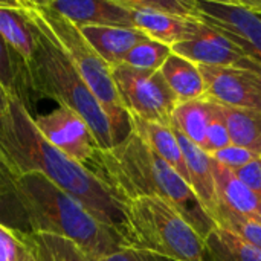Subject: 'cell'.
Listing matches in <instances>:
<instances>
[{
	"label": "cell",
	"instance_id": "obj_1",
	"mask_svg": "<svg viewBox=\"0 0 261 261\" xmlns=\"http://www.w3.org/2000/svg\"><path fill=\"white\" fill-rule=\"evenodd\" d=\"M0 167L9 176L26 173L46 176L122 237L124 203L87 167L69 159L40 135L17 92L11 95L6 112L0 115Z\"/></svg>",
	"mask_w": 261,
	"mask_h": 261
},
{
	"label": "cell",
	"instance_id": "obj_2",
	"mask_svg": "<svg viewBox=\"0 0 261 261\" xmlns=\"http://www.w3.org/2000/svg\"><path fill=\"white\" fill-rule=\"evenodd\" d=\"M87 168L122 203L136 197H159L165 200L180 213L203 240L217 226L190 184L133 132L113 148L98 150Z\"/></svg>",
	"mask_w": 261,
	"mask_h": 261
},
{
	"label": "cell",
	"instance_id": "obj_3",
	"mask_svg": "<svg viewBox=\"0 0 261 261\" xmlns=\"http://www.w3.org/2000/svg\"><path fill=\"white\" fill-rule=\"evenodd\" d=\"M6 179L26 217L31 234H47L72 240L93 260L124 249L118 231L95 219L46 176L26 173L6 174Z\"/></svg>",
	"mask_w": 261,
	"mask_h": 261
},
{
	"label": "cell",
	"instance_id": "obj_4",
	"mask_svg": "<svg viewBox=\"0 0 261 261\" xmlns=\"http://www.w3.org/2000/svg\"><path fill=\"white\" fill-rule=\"evenodd\" d=\"M26 18L35 35L34 57L26 67L34 87L55 99L61 107L78 113L90 127L99 150L113 148L115 141L109 118L93 92L49 32L29 17Z\"/></svg>",
	"mask_w": 261,
	"mask_h": 261
},
{
	"label": "cell",
	"instance_id": "obj_5",
	"mask_svg": "<svg viewBox=\"0 0 261 261\" xmlns=\"http://www.w3.org/2000/svg\"><path fill=\"white\" fill-rule=\"evenodd\" d=\"M18 3L26 17L41 24L49 32L54 41L72 61L84 83L93 92L109 118L115 145L125 141L133 132L132 118L124 109L118 95L112 67L96 54V50L83 35L81 29L49 8L46 2L18 0Z\"/></svg>",
	"mask_w": 261,
	"mask_h": 261
},
{
	"label": "cell",
	"instance_id": "obj_6",
	"mask_svg": "<svg viewBox=\"0 0 261 261\" xmlns=\"http://www.w3.org/2000/svg\"><path fill=\"white\" fill-rule=\"evenodd\" d=\"M124 248L177 261H208L205 240L171 205L159 197L124 202Z\"/></svg>",
	"mask_w": 261,
	"mask_h": 261
},
{
	"label": "cell",
	"instance_id": "obj_7",
	"mask_svg": "<svg viewBox=\"0 0 261 261\" xmlns=\"http://www.w3.org/2000/svg\"><path fill=\"white\" fill-rule=\"evenodd\" d=\"M113 81L124 109L130 116L171 127L179 104L161 70H138L127 64L112 69Z\"/></svg>",
	"mask_w": 261,
	"mask_h": 261
},
{
	"label": "cell",
	"instance_id": "obj_8",
	"mask_svg": "<svg viewBox=\"0 0 261 261\" xmlns=\"http://www.w3.org/2000/svg\"><path fill=\"white\" fill-rule=\"evenodd\" d=\"M200 21L261 64V0H194Z\"/></svg>",
	"mask_w": 261,
	"mask_h": 261
},
{
	"label": "cell",
	"instance_id": "obj_9",
	"mask_svg": "<svg viewBox=\"0 0 261 261\" xmlns=\"http://www.w3.org/2000/svg\"><path fill=\"white\" fill-rule=\"evenodd\" d=\"M40 135L69 159L87 167L99 150L87 122L75 112L58 107L47 115L34 118Z\"/></svg>",
	"mask_w": 261,
	"mask_h": 261
},
{
	"label": "cell",
	"instance_id": "obj_10",
	"mask_svg": "<svg viewBox=\"0 0 261 261\" xmlns=\"http://www.w3.org/2000/svg\"><path fill=\"white\" fill-rule=\"evenodd\" d=\"M199 67L205 81V99L228 107L261 110V90L246 69Z\"/></svg>",
	"mask_w": 261,
	"mask_h": 261
},
{
	"label": "cell",
	"instance_id": "obj_11",
	"mask_svg": "<svg viewBox=\"0 0 261 261\" xmlns=\"http://www.w3.org/2000/svg\"><path fill=\"white\" fill-rule=\"evenodd\" d=\"M173 52L199 64L213 67H237L246 55L223 34L206 26L193 35L190 40L174 44Z\"/></svg>",
	"mask_w": 261,
	"mask_h": 261
},
{
	"label": "cell",
	"instance_id": "obj_12",
	"mask_svg": "<svg viewBox=\"0 0 261 261\" xmlns=\"http://www.w3.org/2000/svg\"><path fill=\"white\" fill-rule=\"evenodd\" d=\"M46 5L78 28H135L132 12L119 0H47Z\"/></svg>",
	"mask_w": 261,
	"mask_h": 261
},
{
	"label": "cell",
	"instance_id": "obj_13",
	"mask_svg": "<svg viewBox=\"0 0 261 261\" xmlns=\"http://www.w3.org/2000/svg\"><path fill=\"white\" fill-rule=\"evenodd\" d=\"M173 130L185 158L190 187L193 188L194 194L197 196L203 208L216 222V217L219 213V199H217L214 173H213V158L210 153H206L205 150H202L200 147L188 141L176 128Z\"/></svg>",
	"mask_w": 261,
	"mask_h": 261
},
{
	"label": "cell",
	"instance_id": "obj_14",
	"mask_svg": "<svg viewBox=\"0 0 261 261\" xmlns=\"http://www.w3.org/2000/svg\"><path fill=\"white\" fill-rule=\"evenodd\" d=\"M213 173L219 208H223L236 216L261 223V199L254 194L232 170L223 167L213 159Z\"/></svg>",
	"mask_w": 261,
	"mask_h": 261
},
{
	"label": "cell",
	"instance_id": "obj_15",
	"mask_svg": "<svg viewBox=\"0 0 261 261\" xmlns=\"http://www.w3.org/2000/svg\"><path fill=\"white\" fill-rule=\"evenodd\" d=\"M125 8L132 12L133 24L136 29H139L147 37L156 41H161L170 47H173L177 43L190 40L203 26L202 21L182 20L173 15L159 14V12H153V11L141 9V8H128V6Z\"/></svg>",
	"mask_w": 261,
	"mask_h": 261
},
{
	"label": "cell",
	"instance_id": "obj_16",
	"mask_svg": "<svg viewBox=\"0 0 261 261\" xmlns=\"http://www.w3.org/2000/svg\"><path fill=\"white\" fill-rule=\"evenodd\" d=\"M80 29L96 54L112 69L122 64L127 54L139 41L147 38V35L136 28L83 26Z\"/></svg>",
	"mask_w": 261,
	"mask_h": 261
},
{
	"label": "cell",
	"instance_id": "obj_17",
	"mask_svg": "<svg viewBox=\"0 0 261 261\" xmlns=\"http://www.w3.org/2000/svg\"><path fill=\"white\" fill-rule=\"evenodd\" d=\"M132 118V128L133 133L161 159H164L173 170H176L187 182H188V170L185 164V158L179 141L174 135V130L167 125L148 122L139 119L136 116ZM190 184V182H188Z\"/></svg>",
	"mask_w": 261,
	"mask_h": 261
},
{
	"label": "cell",
	"instance_id": "obj_18",
	"mask_svg": "<svg viewBox=\"0 0 261 261\" xmlns=\"http://www.w3.org/2000/svg\"><path fill=\"white\" fill-rule=\"evenodd\" d=\"M0 34L26 69L34 57L35 35L18 2H0Z\"/></svg>",
	"mask_w": 261,
	"mask_h": 261
},
{
	"label": "cell",
	"instance_id": "obj_19",
	"mask_svg": "<svg viewBox=\"0 0 261 261\" xmlns=\"http://www.w3.org/2000/svg\"><path fill=\"white\" fill-rule=\"evenodd\" d=\"M161 73L179 102L205 99V81L199 64L173 52L161 67Z\"/></svg>",
	"mask_w": 261,
	"mask_h": 261
},
{
	"label": "cell",
	"instance_id": "obj_20",
	"mask_svg": "<svg viewBox=\"0 0 261 261\" xmlns=\"http://www.w3.org/2000/svg\"><path fill=\"white\" fill-rule=\"evenodd\" d=\"M216 106L226 124L231 144L261 156V110Z\"/></svg>",
	"mask_w": 261,
	"mask_h": 261
},
{
	"label": "cell",
	"instance_id": "obj_21",
	"mask_svg": "<svg viewBox=\"0 0 261 261\" xmlns=\"http://www.w3.org/2000/svg\"><path fill=\"white\" fill-rule=\"evenodd\" d=\"M213 116V102L208 99H194L179 102L173 113V128L182 133L188 141L203 150L208 124Z\"/></svg>",
	"mask_w": 261,
	"mask_h": 261
},
{
	"label": "cell",
	"instance_id": "obj_22",
	"mask_svg": "<svg viewBox=\"0 0 261 261\" xmlns=\"http://www.w3.org/2000/svg\"><path fill=\"white\" fill-rule=\"evenodd\" d=\"M211 261H261V252L232 231L217 225L205 240Z\"/></svg>",
	"mask_w": 261,
	"mask_h": 261
},
{
	"label": "cell",
	"instance_id": "obj_23",
	"mask_svg": "<svg viewBox=\"0 0 261 261\" xmlns=\"http://www.w3.org/2000/svg\"><path fill=\"white\" fill-rule=\"evenodd\" d=\"M173 54V49L161 41H156L150 37L139 41L125 57L122 64H127L138 70L156 72L161 70L164 63Z\"/></svg>",
	"mask_w": 261,
	"mask_h": 261
},
{
	"label": "cell",
	"instance_id": "obj_24",
	"mask_svg": "<svg viewBox=\"0 0 261 261\" xmlns=\"http://www.w3.org/2000/svg\"><path fill=\"white\" fill-rule=\"evenodd\" d=\"M124 6L148 9L159 14L173 15L182 20L200 21L194 0H119Z\"/></svg>",
	"mask_w": 261,
	"mask_h": 261
},
{
	"label": "cell",
	"instance_id": "obj_25",
	"mask_svg": "<svg viewBox=\"0 0 261 261\" xmlns=\"http://www.w3.org/2000/svg\"><path fill=\"white\" fill-rule=\"evenodd\" d=\"M32 236L44 248L50 261H95L72 240L57 236H47V234H32Z\"/></svg>",
	"mask_w": 261,
	"mask_h": 261
},
{
	"label": "cell",
	"instance_id": "obj_26",
	"mask_svg": "<svg viewBox=\"0 0 261 261\" xmlns=\"http://www.w3.org/2000/svg\"><path fill=\"white\" fill-rule=\"evenodd\" d=\"M216 223L232 231L261 252V223L236 216L223 208H219Z\"/></svg>",
	"mask_w": 261,
	"mask_h": 261
},
{
	"label": "cell",
	"instance_id": "obj_27",
	"mask_svg": "<svg viewBox=\"0 0 261 261\" xmlns=\"http://www.w3.org/2000/svg\"><path fill=\"white\" fill-rule=\"evenodd\" d=\"M28 251V237L0 223V261H24Z\"/></svg>",
	"mask_w": 261,
	"mask_h": 261
},
{
	"label": "cell",
	"instance_id": "obj_28",
	"mask_svg": "<svg viewBox=\"0 0 261 261\" xmlns=\"http://www.w3.org/2000/svg\"><path fill=\"white\" fill-rule=\"evenodd\" d=\"M228 145H231V138H229L228 128H226V124H225L217 106L213 102V116H211V121L208 124L206 141H205L203 150L206 153L213 154L222 148H226Z\"/></svg>",
	"mask_w": 261,
	"mask_h": 261
},
{
	"label": "cell",
	"instance_id": "obj_29",
	"mask_svg": "<svg viewBox=\"0 0 261 261\" xmlns=\"http://www.w3.org/2000/svg\"><path fill=\"white\" fill-rule=\"evenodd\" d=\"M211 158H213L216 162L222 164L223 167H226V168L236 171V170H239V168L248 165L251 161H254L255 158H260V156L254 154V153L249 151L248 148H243V147H239V145L231 144V145H228L226 148H222V150L213 153Z\"/></svg>",
	"mask_w": 261,
	"mask_h": 261
},
{
	"label": "cell",
	"instance_id": "obj_30",
	"mask_svg": "<svg viewBox=\"0 0 261 261\" xmlns=\"http://www.w3.org/2000/svg\"><path fill=\"white\" fill-rule=\"evenodd\" d=\"M12 54L14 52L9 49L5 38L0 34V84L6 90L8 95H14L17 92L15 90L17 70H15V63H14Z\"/></svg>",
	"mask_w": 261,
	"mask_h": 261
},
{
	"label": "cell",
	"instance_id": "obj_31",
	"mask_svg": "<svg viewBox=\"0 0 261 261\" xmlns=\"http://www.w3.org/2000/svg\"><path fill=\"white\" fill-rule=\"evenodd\" d=\"M236 176L261 199V156L251 161L248 165L234 171Z\"/></svg>",
	"mask_w": 261,
	"mask_h": 261
},
{
	"label": "cell",
	"instance_id": "obj_32",
	"mask_svg": "<svg viewBox=\"0 0 261 261\" xmlns=\"http://www.w3.org/2000/svg\"><path fill=\"white\" fill-rule=\"evenodd\" d=\"M95 261H177L154 252H148V251H139V249H130V248H124L112 255H107L104 258Z\"/></svg>",
	"mask_w": 261,
	"mask_h": 261
},
{
	"label": "cell",
	"instance_id": "obj_33",
	"mask_svg": "<svg viewBox=\"0 0 261 261\" xmlns=\"http://www.w3.org/2000/svg\"><path fill=\"white\" fill-rule=\"evenodd\" d=\"M237 67L246 69V70L249 72V75L252 76L254 83L257 84V87L261 90V64L260 63H257V61H254V60H251V58H248V57H246L245 60H242V63H240Z\"/></svg>",
	"mask_w": 261,
	"mask_h": 261
},
{
	"label": "cell",
	"instance_id": "obj_34",
	"mask_svg": "<svg viewBox=\"0 0 261 261\" xmlns=\"http://www.w3.org/2000/svg\"><path fill=\"white\" fill-rule=\"evenodd\" d=\"M9 98H11V95H8L6 90L0 84V115L6 112V109L9 106Z\"/></svg>",
	"mask_w": 261,
	"mask_h": 261
},
{
	"label": "cell",
	"instance_id": "obj_35",
	"mask_svg": "<svg viewBox=\"0 0 261 261\" xmlns=\"http://www.w3.org/2000/svg\"><path fill=\"white\" fill-rule=\"evenodd\" d=\"M26 237H28V242H29V251H28V255H26L24 261H40L38 257H37V252H35L34 246H32V242H31L29 236H26Z\"/></svg>",
	"mask_w": 261,
	"mask_h": 261
},
{
	"label": "cell",
	"instance_id": "obj_36",
	"mask_svg": "<svg viewBox=\"0 0 261 261\" xmlns=\"http://www.w3.org/2000/svg\"><path fill=\"white\" fill-rule=\"evenodd\" d=\"M5 182H6V174L2 170V167H0V184H5Z\"/></svg>",
	"mask_w": 261,
	"mask_h": 261
}]
</instances>
